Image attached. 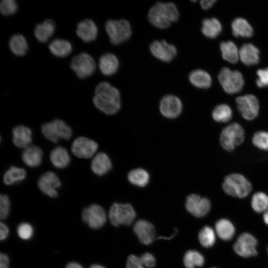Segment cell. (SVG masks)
Here are the masks:
<instances>
[{"label": "cell", "mask_w": 268, "mask_h": 268, "mask_svg": "<svg viewBox=\"0 0 268 268\" xmlns=\"http://www.w3.org/2000/svg\"><path fill=\"white\" fill-rule=\"evenodd\" d=\"M92 102L95 107L104 114H116L121 106L120 91L109 82H100L95 87Z\"/></svg>", "instance_id": "6da1fadb"}, {"label": "cell", "mask_w": 268, "mask_h": 268, "mask_svg": "<svg viewBox=\"0 0 268 268\" xmlns=\"http://www.w3.org/2000/svg\"><path fill=\"white\" fill-rule=\"evenodd\" d=\"M179 13L176 4L172 2H157L149 10L147 18L154 26L165 29L179 18Z\"/></svg>", "instance_id": "7a4b0ae2"}, {"label": "cell", "mask_w": 268, "mask_h": 268, "mask_svg": "<svg viewBox=\"0 0 268 268\" xmlns=\"http://www.w3.org/2000/svg\"><path fill=\"white\" fill-rule=\"evenodd\" d=\"M222 188L230 196L243 199L249 195L253 186L248 179L243 174L232 173L224 177Z\"/></svg>", "instance_id": "3957f363"}, {"label": "cell", "mask_w": 268, "mask_h": 268, "mask_svg": "<svg viewBox=\"0 0 268 268\" xmlns=\"http://www.w3.org/2000/svg\"><path fill=\"white\" fill-rule=\"evenodd\" d=\"M245 138V133L243 126L239 123L233 122L222 130L219 142L224 150L231 152L244 142Z\"/></svg>", "instance_id": "277c9868"}, {"label": "cell", "mask_w": 268, "mask_h": 268, "mask_svg": "<svg viewBox=\"0 0 268 268\" xmlns=\"http://www.w3.org/2000/svg\"><path fill=\"white\" fill-rule=\"evenodd\" d=\"M41 131L43 136L53 143H57L61 139L69 140L72 134L70 127L58 119L43 124Z\"/></svg>", "instance_id": "5b68a950"}, {"label": "cell", "mask_w": 268, "mask_h": 268, "mask_svg": "<svg viewBox=\"0 0 268 268\" xmlns=\"http://www.w3.org/2000/svg\"><path fill=\"white\" fill-rule=\"evenodd\" d=\"M105 28L111 43L115 45L126 42L132 35L131 24L124 19H110L106 22Z\"/></svg>", "instance_id": "8992f818"}, {"label": "cell", "mask_w": 268, "mask_h": 268, "mask_svg": "<svg viewBox=\"0 0 268 268\" xmlns=\"http://www.w3.org/2000/svg\"><path fill=\"white\" fill-rule=\"evenodd\" d=\"M218 79L224 91L229 94L240 92L244 86V80L241 72L224 67L220 70Z\"/></svg>", "instance_id": "52a82bcc"}, {"label": "cell", "mask_w": 268, "mask_h": 268, "mask_svg": "<svg viewBox=\"0 0 268 268\" xmlns=\"http://www.w3.org/2000/svg\"><path fill=\"white\" fill-rule=\"evenodd\" d=\"M135 215L134 208L128 203H114L111 206L109 212L110 222L115 226L131 224Z\"/></svg>", "instance_id": "ba28073f"}, {"label": "cell", "mask_w": 268, "mask_h": 268, "mask_svg": "<svg viewBox=\"0 0 268 268\" xmlns=\"http://www.w3.org/2000/svg\"><path fill=\"white\" fill-rule=\"evenodd\" d=\"M70 67L79 78L84 79L91 76L94 72L96 63L90 55L82 52L72 58Z\"/></svg>", "instance_id": "9c48e42d"}, {"label": "cell", "mask_w": 268, "mask_h": 268, "mask_svg": "<svg viewBox=\"0 0 268 268\" xmlns=\"http://www.w3.org/2000/svg\"><path fill=\"white\" fill-rule=\"evenodd\" d=\"M235 102L238 111L244 119L250 121L258 117L260 104L256 96L252 94L240 96L236 98Z\"/></svg>", "instance_id": "30bf717a"}, {"label": "cell", "mask_w": 268, "mask_h": 268, "mask_svg": "<svg viewBox=\"0 0 268 268\" xmlns=\"http://www.w3.org/2000/svg\"><path fill=\"white\" fill-rule=\"evenodd\" d=\"M98 143L87 137L80 136L75 138L71 146V151L73 155L79 158H92L97 153Z\"/></svg>", "instance_id": "8fae6325"}, {"label": "cell", "mask_w": 268, "mask_h": 268, "mask_svg": "<svg viewBox=\"0 0 268 268\" xmlns=\"http://www.w3.org/2000/svg\"><path fill=\"white\" fill-rule=\"evenodd\" d=\"M82 219L92 229L102 227L106 221V214L103 208L96 203L85 207L81 213Z\"/></svg>", "instance_id": "7c38bea8"}, {"label": "cell", "mask_w": 268, "mask_h": 268, "mask_svg": "<svg viewBox=\"0 0 268 268\" xmlns=\"http://www.w3.org/2000/svg\"><path fill=\"white\" fill-rule=\"evenodd\" d=\"M257 240L249 233H243L239 235L234 245V250L238 255L243 257H250L257 255L256 246Z\"/></svg>", "instance_id": "4fadbf2b"}, {"label": "cell", "mask_w": 268, "mask_h": 268, "mask_svg": "<svg viewBox=\"0 0 268 268\" xmlns=\"http://www.w3.org/2000/svg\"><path fill=\"white\" fill-rule=\"evenodd\" d=\"M37 185L43 194L51 198H56L58 195V189L61 187V182L55 172L49 171L40 176Z\"/></svg>", "instance_id": "5bb4252c"}, {"label": "cell", "mask_w": 268, "mask_h": 268, "mask_svg": "<svg viewBox=\"0 0 268 268\" xmlns=\"http://www.w3.org/2000/svg\"><path fill=\"white\" fill-rule=\"evenodd\" d=\"M185 206L191 214L198 217H201L209 212L211 203L206 198L197 194H191L187 197Z\"/></svg>", "instance_id": "9a60e30c"}, {"label": "cell", "mask_w": 268, "mask_h": 268, "mask_svg": "<svg viewBox=\"0 0 268 268\" xmlns=\"http://www.w3.org/2000/svg\"><path fill=\"white\" fill-rule=\"evenodd\" d=\"M151 54L158 60L164 62H170L177 55L176 47L164 40H155L149 46Z\"/></svg>", "instance_id": "2e32d148"}, {"label": "cell", "mask_w": 268, "mask_h": 268, "mask_svg": "<svg viewBox=\"0 0 268 268\" xmlns=\"http://www.w3.org/2000/svg\"><path fill=\"white\" fill-rule=\"evenodd\" d=\"M183 108L181 100L174 95H166L161 100L159 110L161 114L166 118L174 119L180 115Z\"/></svg>", "instance_id": "e0dca14e"}, {"label": "cell", "mask_w": 268, "mask_h": 268, "mask_svg": "<svg viewBox=\"0 0 268 268\" xmlns=\"http://www.w3.org/2000/svg\"><path fill=\"white\" fill-rule=\"evenodd\" d=\"M134 231L140 242L146 245L151 244L155 238L154 227L146 220L140 219L136 221L134 226Z\"/></svg>", "instance_id": "ac0fdd59"}, {"label": "cell", "mask_w": 268, "mask_h": 268, "mask_svg": "<svg viewBox=\"0 0 268 268\" xmlns=\"http://www.w3.org/2000/svg\"><path fill=\"white\" fill-rule=\"evenodd\" d=\"M12 134V142L16 147L24 149L31 144L32 132L29 127L17 125L13 128Z\"/></svg>", "instance_id": "d6986e66"}, {"label": "cell", "mask_w": 268, "mask_h": 268, "mask_svg": "<svg viewBox=\"0 0 268 268\" xmlns=\"http://www.w3.org/2000/svg\"><path fill=\"white\" fill-rule=\"evenodd\" d=\"M98 32L97 26L91 19H84L77 25L76 33L78 37L86 43L95 40Z\"/></svg>", "instance_id": "ffe728a7"}, {"label": "cell", "mask_w": 268, "mask_h": 268, "mask_svg": "<svg viewBox=\"0 0 268 268\" xmlns=\"http://www.w3.org/2000/svg\"><path fill=\"white\" fill-rule=\"evenodd\" d=\"M111 160L103 152L97 153L92 158L90 168L92 172L99 176L106 174L112 168Z\"/></svg>", "instance_id": "44dd1931"}, {"label": "cell", "mask_w": 268, "mask_h": 268, "mask_svg": "<svg viewBox=\"0 0 268 268\" xmlns=\"http://www.w3.org/2000/svg\"><path fill=\"white\" fill-rule=\"evenodd\" d=\"M43 152L42 149L36 145L28 146L23 149L21 158L24 163L30 167H37L42 162Z\"/></svg>", "instance_id": "7402d4cb"}, {"label": "cell", "mask_w": 268, "mask_h": 268, "mask_svg": "<svg viewBox=\"0 0 268 268\" xmlns=\"http://www.w3.org/2000/svg\"><path fill=\"white\" fill-rule=\"evenodd\" d=\"M239 52V59L246 66L257 65L260 61V51L252 43L243 44Z\"/></svg>", "instance_id": "603a6c76"}, {"label": "cell", "mask_w": 268, "mask_h": 268, "mask_svg": "<svg viewBox=\"0 0 268 268\" xmlns=\"http://www.w3.org/2000/svg\"><path fill=\"white\" fill-rule=\"evenodd\" d=\"M98 66L100 71L103 75L110 76L115 74L118 70L119 61L114 54L106 53L100 57Z\"/></svg>", "instance_id": "cb8c5ba5"}, {"label": "cell", "mask_w": 268, "mask_h": 268, "mask_svg": "<svg viewBox=\"0 0 268 268\" xmlns=\"http://www.w3.org/2000/svg\"><path fill=\"white\" fill-rule=\"evenodd\" d=\"M50 160L52 165L58 169L67 167L70 163V156L66 148L58 146L54 148L50 153Z\"/></svg>", "instance_id": "d4e9b609"}, {"label": "cell", "mask_w": 268, "mask_h": 268, "mask_svg": "<svg viewBox=\"0 0 268 268\" xmlns=\"http://www.w3.org/2000/svg\"><path fill=\"white\" fill-rule=\"evenodd\" d=\"M56 25L50 19L38 24L34 28V34L36 39L42 43L47 42L55 32Z\"/></svg>", "instance_id": "484cf974"}, {"label": "cell", "mask_w": 268, "mask_h": 268, "mask_svg": "<svg viewBox=\"0 0 268 268\" xmlns=\"http://www.w3.org/2000/svg\"><path fill=\"white\" fill-rule=\"evenodd\" d=\"M189 80L194 86L201 89L210 87L212 83L210 74L207 71L201 69L192 71L189 75Z\"/></svg>", "instance_id": "4316f807"}, {"label": "cell", "mask_w": 268, "mask_h": 268, "mask_svg": "<svg viewBox=\"0 0 268 268\" xmlns=\"http://www.w3.org/2000/svg\"><path fill=\"white\" fill-rule=\"evenodd\" d=\"M51 53L56 57L64 58L68 56L72 52L71 44L63 39H55L48 46Z\"/></svg>", "instance_id": "83f0119b"}, {"label": "cell", "mask_w": 268, "mask_h": 268, "mask_svg": "<svg viewBox=\"0 0 268 268\" xmlns=\"http://www.w3.org/2000/svg\"><path fill=\"white\" fill-rule=\"evenodd\" d=\"M232 34L234 37L250 38L253 35V28L245 19L237 17L231 23Z\"/></svg>", "instance_id": "f1b7e54d"}, {"label": "cell", "mask_w": 268, "mask_h": 268, "mask_svg": "<svg viewBox=\"0 0 268 268\" xmlns=\"http://www.w3.org/2000/svg\"><path fill=\"white\" fill-rule=\"evenodd\" d=\"M8 45L11 52L17 56H24L28 49L26 38L20 34L13 35L9 40Z\"/></svg>", "instance_id": "f546056e"}, {"label": "cell", "mask_w": 268, "mask_h": 268, "mask_svg": "<svg viewBox=\"0 0 268 268\" xmlns=\"http://www.w3.org/2000/svg\"><path fill=\"white\" fill-rule=\"evenodd\" d=\"M26 175L24 168L11 166L4 173L2 180L4 184L10 186L24 180Z\"/></svg>", "instance_id": "4dcf8cb0"}, {"label": "cell", "mask_w": 268, "mask_h": 268, "mask_svg": "<svg viewBox=\"0 0 268 268\" xmlns=\"http://www.w3.org/2000/svg\"><path fill=\"white\" fill-rule=\"evenodd\" d=\"M220 49L222 58L231 64H235L239 60V52L236 44L231 41L222 42Z\"/></svg>", "instance_id": "1f68e13d"}, {"label": "cell", "mask_w": 268, "mask_h": 268, "mask_svg": "<svg viewBox=\"0 0 268 268\" xmlns=\"http://www.w3.org/2000/svg\"><path fill=\"white\" fill-rule=\"evenodd\" d=\"M222 28L221 23L216 18H205L202 21L201 32L207 38H216L221 32Z\"/></svg>", "instance_id": "d6a6232c"}, {"label": "cell", "mask_w": 268, "mask_h": 268, "mask_svg": "<svg viewBox=\"0 0 268 268\" xmlns=\"http://www.w3.org/2000/svg\"><path fill=\"white\" fill-rule=\"evenodd\" d=\"M215 230L219 237L225 241L231 239L235 234V228L229 220L222 218L215 223Z\"/></svg>", "instance_id": "836d02e7"}, {"label": "cell", "mask_w": 268, "mask_h": 268, "mask_svg": "<svg viewBox=\"0 0 268 268\" xmlns=\"http://www.w3.org/2000/svg\"><path fill=\"white\" fill-rule=\"evenodd\" d=\"M211 116L216 122L222 123L229 122L232 118L233 112L231 107L226 104H220L213 109Z\"/></svg>", "instance_id": "e575fe53"}, {"label": "cell", "mask_w": 268, "mask_h": 268, "mask_svg": "<svg viewBox=\"0 0 268 268\" xmlns=\"http://www.w3.org/2000/svg\"><path fill=\"white\" fill-rule=\"evenodd\" d=\"M129 182L133 185L144 187L149 181L150 176L145 170L142 168H136L131 170L128 175Z\"/></svg>", "instance_id": "d590c367"}, {"label": "cell", "mask_w": 268, "mask_h": 268, "mask_svg": "<svg viewBox=\"0 0 268 268\" xmlns=\"http://www.w3.org/2000/svg\"><path fill=\"white\" fill-rule=\"evenodd\" d=\"M251 204L256 212H265L268 209V195L262 191L255 193L252 197Z\"/></svg>", "instance_id": "8d00e7d4"}, {"label": "cell", "mask_w": 268, "mask_h": 268, "mask_svg": "<svg viewBox=\"0 0 268 268\" xmlns=\"http://www.w3.org/2000/svg\"><path fill=\"white\" fill-rule=\"evenodd\" d=\"M184 264L186 268H195L203 266L204 259L203 256L196 250H189L185 254Z\"/></svg>", "instance_id": "74e56055"}, {"label": "cell", "mask_w": 268, "mask_h": 268, "mask_svg": "<svg viewBox=\"0 0 268 268\" xmlns=\"http://www.w3.org/2000/svg\"><path fill=\"white\" fill-rule=\"evenodd\" d=\"M199 240L203 247H212L215 242V234L213 229L208 226L203 227L199 233Z\"/></svg>", "instance_id": "f35d334b"}, {"label": "cell", "mask_w": 268, "mask_h": 268, "mask_svg": "<svg viewBox=\"0 0 268 268\" xmlns=\"http://www.w3.org/2000/svg\"><path fill=\"white\" fill-rule=\"evenodd\" d=\"M252 142L254 146L263 151H268V132L258 131L252 137Z\"/></svg>", "instance_id": "ab89813d"}, {"label": "cell", "mask_w": 268, "mask_h": 268, "mask_svg": "<svg viewBox=\"0 0 268 268\" xmlns=\"http://www.w3.org/2000/svg\"><path fill=\"white\" fill-rule=\"evenodd\" d=\"M17 233L20 239L27 240L32 237L34 229L30 224L27 222H22L17 226Z\"/></svg>", "instance_id": "60d3db41"}, {"label": "cell", "mask_w": 268, "mask_h": 268, "mask_svg": "<svg viewBox=\"0 0 268 268\" xmlns=\"http://www.w3.org/2000/svg\"><path fill=\"white\" fill-rule=\"evenodd\" d=\"M18 8V5L14 0H2L0 1V10L4 15H11L14 14Z\"/></svg>", "instance_id": "b9f144b4"}, {"label": "cell", "mask_w": 268, "mask_h": 268, "mask_svg": "<svg viewBox=\"0 0 268 268\" xmlns=\"http://www.w3.org/2000/svg\"><path fill=\"white\" fill-rule=\"evenodd\" d=\"M10 207L9 197L5 194L0 196V217L1 219H5L8 216Z\"/></svg>", "instance_id": "7bdbcfd3"}, {"label": "cell", "mask_w": 268, "mask_h": 268, "mask_svg": "<svg viewBox=\"0 0 268 268\" xmlns=\"http://www.w3.org/2000/svg\"><path fill=\"white\" fill-rule=\"evenodd\" d=\"M258 78L256 81L258 87L260 88L268 86V67L259 69L257 71Z\"/></svg>", "instance_id": "ee69618b"}, {"label": "cell", "mask_w": 268, "mask_h": 268, "mask_svg": "<svg viewBox=\"0 0 268 268\" xmlns=\"http://www.w3.org/2000/svg\"><path fill=\"white\" fill-rule=\"evenodd\" d=\"M126 268H144L140 258L134 255L129 256L126 264Z\"/></svg>", "instance_id": "f6af8a7d"}, {"label": "cell", "mask_w": 268, "mask_h": 268, "mask_svg": "<svg viewBox=\"0 0 268 268\" xmlns=\"http://www.w3.org/2000/svg\"><path fill=\"white\" fill-rule=\"evenodd\" d=\"M139 258L143 265L147 268H152L155 265V258L151 253H145Z\"/></svg>", "instance_id": "bcb514c9"}, {"label": "cell", "mask_w": 268, "mask_h": 268, "mask_svg": "<svg viewBox=\"0 0 268 268\" xmlns=\"http://www.w3.org/2000/svg\"><path fill=\"white\" fill-rule=\"evenodd\" d=\"M9 229L7 226L2 222L0 223V239L4 240L8 236Z\"/></svg>", "instance_id": "7dc6e473"}, {"label": "cell", "mask_w": 268, "mask_h": 268, "mask_svg": "<svg viewBox=\"0 0 268 268\" xmlns=\"http://www.w3.org/2000/svg\"><path fill=\"white\" fill-rule=\"evenodd\" d=\"M9 259L7 255L0 253V268H9Z\"/></svg>", "instance_id": "c3c4849f"}, {"label": "cell", "mask_w": 268, "mask_h": 268, "mask_svg": "<svg viewBox=\"0 0 268 268\" xmlns=\"http://www.w3.org/2000/svg\"><path fill=\"white\" fill-rule=\"evenodd\" d=\"M216 1V0H202L200 1V4L202 9L206 10L211 8Z\"/></svg>", "instance_id": "681fc988"}, {"label": "cell", "mask_w": 268, "mask_h": 268, "mask_svg": "<svg viewBox=\"0 0 268 268\" xmlns=\"http://www.w3.org/2000/svg\"><path fill=\"white\" fill-rule=\"evenodd\" d=\"M65 268H83L82 266L79 263L74 262L68 263Z\"/></svg>", "instance_id": "f907efd6"}, {"label": "cell", "mask_w": 268, "mask_h": 268, "mask_svg": "<svg viewBox=\"0 0 268 268\" xmlns=\"http://www.w3.org/2000/svg\"><path fill=\"white\" fill-rule=\"evenodd\" d=\"M263 219L265 223L268 225V209L264 212Z\"/></svg>", "instance_id": "816d5d0a"}, {"label": "cell", "mask_w": 268, "mask_h": 268, "mask_svg": "<svg viewBox=\"0 0 268 268\" xmlns=\"http://www.w3.org/2000/svg\"><path fill=\"white\" fill-rule=\"evenodd\" d=\"M89 268H105L98 264H94L90 266Z\"/></svg>", "instance_id": "f5cc1de1"}, {"label": "cell", "mask_w": 268, "mask_h": 268, "mask_svg": "<svg viewBox=\"0 0 268 268\" xmlns=\"http://www.w3.org/2000/svg\"></svg>", "instance_id": "db71d44e"}, {"label": "cell", "mask_w": 268, "mask_h": 268, "mask_svg": "<svg viewBox=\"0 0 268 268\" xmlns=\"http://www.w3.org/2000/svg\"></svg>", "instance_id": "11a10c76"}]
</instances>
